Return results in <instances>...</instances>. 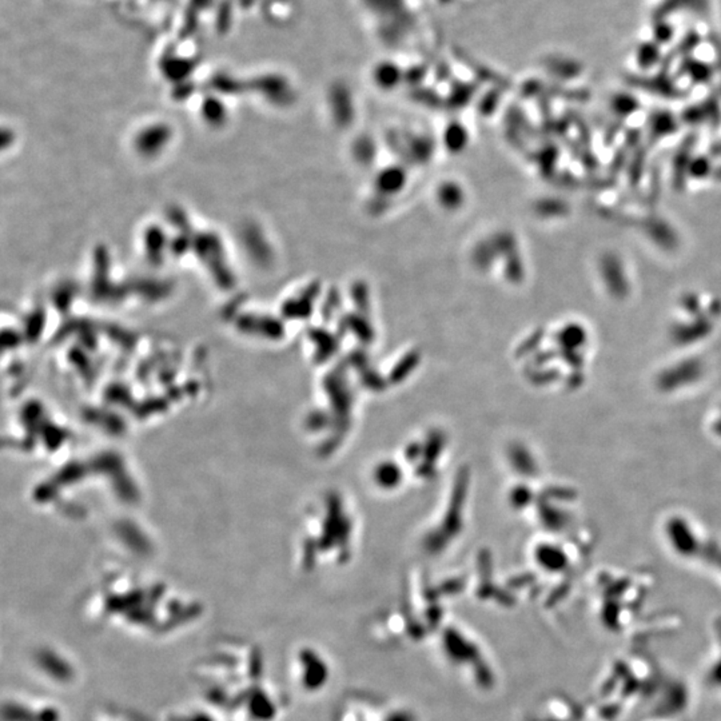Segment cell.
<instances>
[{
	"label": "cell",
	"mask_w": 721,
	"mask_h": 721,
	"mask_svg": "<svg viewBox=\"0 0 721 721\" xmlns=\"http://www.w3.org/2000/svg\"><path fill=\"white\" fill-rule=\"evenodd\" d=\"M370 700L365 696L351 699L341 708L338 721H415L410 712Z\"/></svg>",
	"instance_id": "6da1fadb"
},
{
	"label": "cell",
	"mask_w": 721,
	"mask_h": 721,
	"mask_svg": "<svg viewBox=\"0 0 721 721\" xmlns=\"http://www.w3.org/2000/svg\"><path fill=\"white\" fill-rule=\"evenodd\" d=\"M655 34H656V38L660 41H667L672 36V29H670V26L662 21L660 26L655 29Z\"/></svg>",
	"instance_id": "7a4b0ae2"
}]
</instances>
